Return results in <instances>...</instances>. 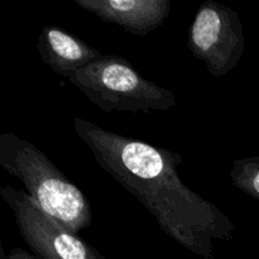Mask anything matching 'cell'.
I'll return each mask as SVG.
<instances>
[{
  "mask_svg": "<svg viewBox=\"0 0 259 259\" xmlns=\"http://www.w3.org/2000/svg\"><path fill=\"white\" fill-rule=\"evenodd\" d=\"M72 124L96 163L133 195L177 244L204 259H215V240L233 239L235 225L230 218L179 176L181 154L85 119L75 118Z\"/></svg>",
  "mask_w": 259,
  "mask_h": 259,
  "instance_id": "cell-1",
  "label": "cell"
},
{
  "mask_svg": "<svg viewBox=\"0 0 259 259\" xmlns=\"http://www.w3.org/2000/svg\"><path fill=\"white\" fill-rule=\"evenodd\" d=\"M0 167L23 182L45 212L78 234L93 224L90 201L47 154L17 134H0Z\"/></svg>",
  "mask_w": 259,
  "mask_h": 259,
  "instance_id": "cell-2",
  "label": "cell"
},
{
  "mask_svg": "<svg viewBox=\"0 0 259 259\" xmlns=\"http://www.w3.org/2000/svg\"><path fill=\"white\" fill-rule=\"evenodd\" d=\"M67 80L105 113H154L176 105L171 90L144 78L120 56L104 55Z\"/></svg>",
  "mask_w": 259,
  "mask_h": 259,
  "instance_id": "cell-3",
  "label": "cell"
},
{
  "mask_svg": "<svg viewBox=\"0 0 259 259\" xmlns=\"http://www.w3.org/2000/svg\"><path fill=\"white\" fill-rule=\"evenodd\" d=\"M0 196L14 214L20 237L39 259H106L78 234L43 211L27 192L5 185Z\"/></svg>",
  "mask_w": 259,
  "mask_h": 259,
  "instance_id": "cell-4",
  "label": "cell"
},
{
  "mask_svg": "<svg viewBox=\"0 0 259 259\" xmlns=\"http://www.w3.org/2000/svg\"><path fill=\"white\" fill-rule=\"evenodd\" d=\"M187 46L195 58L215 77L234 70L244 53V34L239 15L214 0L200 4L187 33Z\"/></svg>",
  "mask_w": 259,
  "mask_h": 259,
  "instance_id": "cell-5",
  "label": "cell"
},
{
  "mask_svg": "<svg viewBox=\"0 0 259 259\" xmlns=\"http://www.w3.org/2000/svg\"><path fill=\"white\" fill-rule=\"evenodd\" d=\"M77 7L134 35L149 34L171 13V0H73Z\"/></svg>",
  "mask_w": 259,
  "mask_h": 259,
  "instance_id": "cell-6",
  "label": "cell"
},
{
  "mask_svg": "<svg viewBox=\"0 0 259 259\" xmlns=\"http://www.w3.org/2000/svg\"><path fill=\"white\" fill-rule=\"evenodd\" d=\"M37 51L40 60L65 78L104 56L85 40L56 25L42 28Z\"/></svg>",
  "mask_w": 259,
  "mask_h": 259,
  "instance_id": "cell-7",
  "label": "cell"
},
{
  "mask_svg": "<svg viewBox=\"0 0 259 259\" xmlns=\"http://www.w3.org/2000/svg\"><path fill=\"white\" fill-rule=\"evenodd\" d=\"M3 259H39L37 255H33L28 253L27 250L22 248H13L9 252V254L3 255Z\"/></svg>",
  "mask_w": 259,
  "mask_h": 259,
  "instance_id": "cell-8",
  "label": "cell"
}]
</instances>
